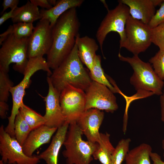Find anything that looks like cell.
Wrapping results in <instances>:
<instances>
[{"label": "cell", "instance_id": "f1b7e54d", "mask_svg": "<svg viewBox=\"0 0 164 164\" xmlns=\"http://www.w3.org/2000/svg\"><path fill=\"white\" fill-rule=\"evenodd\" d=\"M149 62L152 64L158 77L162 80H164V50H159L149 60Z\"/></svg>", "mask_w": 164, "mask_h": 164}, {"label": "cell", "instance_id": "277c9868", "mask_svg": "<svg viewBox=\"0 0 164 164\" xmlns=\"http://www.w3.org/2000/svg\"><path fill=\"white\" fill-rule=\"evenodd\" d=\"M83 134L76 121L70 123L63 144L65 149L62 152L66 164H91L97 143L84 140Z\"/></svg>", "mask_w": 164, "mask_h": 164}, {"label": "cell", "instance_id": "5bb4252c", "mask_svg": "<svg viewBox=\"0 0 164 164\" xmlns=\"http://www.w3.org/2000/svg\"><path fill=\"white\" fill-rule=\"evenodd\" d=\"M49 89L44 97L46 112L43 116L45 125L51 128H58L65 122L59 101L60 94L52 84L49 77H47Z\"/></svg>", "mask_w": 164, "mask_h": 164}, {"label": "cell", "instance_id": "30bf717a", "mask_svg": "<svg viewBox=\"0 0 164 164\" xmlns=\"http://www.w3.org/2000/svg\"><path fill=\"white\" fill-rule=\"evenodd\" d=\"M59 101L65 121H76L85 111V92L70 85H67L60 94Z\"/></svg>", "mask_w": 164, "mask_h": 164}, {"label": "cell", "instance_id": "d590c367", "mask_svg": "<svg viewBox=\"0 0 164 164\" xmlns=\"http://www.w3.org/2000/svg\"><path fill=\"white\" fill-rule=\"evenodd\" d=\"M150 157L154 164H164V161L162 160L161 156L158 153L152 152Z\"/></svg>", "mask_w": 164, "mask_h": 164}, {"label": "cell", "instance_id": "74e56055", "mask_svg": "<svg viewBox=\"0 0 164 164\" xmlns=\"http://www.w3.org/2000/svg\"><path fill=\"white\" fill-rule=\"evenodd\" d=\"M48 1L49 3L52 6L53 5L54 6L55 5L57 1L54 0H48Z\"/></svg>", "mask_w": 164, "mask_h": 164}, {"label": "cell", "instance_id": "ab89813d", "mask_svg": "<svg viewBox=\"0 0 164 164\" xmlns=\"http://www.w3.org/2000/svg\"><path fill=\"white\" fill-rule=\"evenodd\" d=\"M0 164H4L3 162L1 160H0Z\"/></svg>", "mask_w": 164, "mask_h": 164}, {"label": "cell", "instance_id": "7c38bea8", "mask_svg": "<svg viewBox=\"0 0 164 164\" xmlns=\"http://www.w3.org/2000/svg\"><path fill=\"white\" fill-rule=\"evenodd\" d=\"M52 42V27L49 21L47 19H40L29 38V59L47 55L51 48Z\"/></svg>", "mask_w": 164, "mask_h": 164}, {"label": "cell", "instance_id": "7a4b0ae2", "mask_svg": "<svg viewBox=\"0 0 164 164\" xmlns=\"http://www.w3.org/2000/svg\"><path fill=\"white\" fill-rule=\"evenodd\" d=\"M80 59L76 44L73 49L61 64L53 70L49 77L54 88L60 94L67 85L85 92L92 81L89 72Z\"/></svg>", "mask_w": 164, "mask_h": 164}, {"label": "cell", "instance_id": "2e32d148", "mask_svg": "<svg viewBox=\"0 0 164 164\" xmlns=\"http://www.w3.org/2000/svg\"><path fill=\"white\" fill-rule=\"evenodd\" d=\"M57 129L44 125L32 131L22 146L24 152L28 156H33L36 149L50 142Z\"/></svg>", "mask_w": 164, "mask_h": 164}, {"label": "cell", "instance_id": "8992f818", "mask_svg": "<svg viewBox=\"0 0 164 164\" xmlns=\"http://www.w3.org/2000/svg\"><path fill=\"white\" fill-rule=\"evenodd\" d=\"M29 38H19L12 34L8 36L0 49V69L8 73L10 65L14 63L13 69L24 73L29 60Z\"/></svg>", "mask_w": 164, "mask_h": 164}, {"label": "cell", "instance_id": "3957f363", "mask_svg": "<svg viewBox=\"0 0 164 164\" xmlns=\"http://www.w3.org/2000/svg\"><path fill=\"white\" fill-rule=\"evenodd\" d=\"M120 60L128 63L133 70L130 83L137 91V98L153 94L160 95L162 93L164 82L155 73L150 63L142 60L138 55L124 56L118 54Z\"/></svg>", "mask_w": 164, "mask_h": 164}, {"label": "cell", "instance_id": "1f68e13d", "mask_svg": "<svg viewBox=\"0 0 164 164\" xmlns=\"http://www.w3.org/2000/svg\"><path fill=\"white\" fill-rule=\"evenodd\" d=\"M19 2V0H4L2 4L3 9L1 15H2L9 8L12 9L17 7Z\"/></svg>", "mask_w": 164, "mask_h": 164}, {"label": "cell", "instance_id": "f546056e", "mask_svg": "<svg viewBox=\"0 0 164 164\" xmlns=\"http://www.w3.org/2000/svg\"><path fill=\"white\" fill-rule=\"evenodd\" d=\"M152 43L164 50V23L151 29Z\"/></svg>", "mask_w": 164, "mask_h": 164}, {"label": "cell", "instance_id": "e575fe53", "mask_svg": "<svg viewBox=\"0 0 164 164\" xmlns=\"http://www.w3.org/2000/svg\"><path fill=\"white\" fill-rule=\"evenodd\" d=\"M17 8V7H16ZM15 8L11 9L8 12H4L0 18V25H2L8 19H12L13 17L14 11Z\"/></svg>", "mask_w": 164, "mask_h": 164}, {"label": "cell", "instance_id": "603a6c76", "mask_svg": "<svg viewBox=\"0 0 164 164\" xmlns=\"http://www.w3.org/2000/svg\"><path fill=\"white\" fill-rule=\"evenodd\" d=\"M34 28L32 23L21 22L14 23L9 26L6 31L0 34V45L2 44L10 34L19 38H29L32 34Z\"/></svg>", "mask_w": 164, "mask_h": 164}, {"label": "cell", "instance_id": "7402d4cb", "mask_svg": "<svg viewBox=\"0 0 164 164\" xmlns=\"http://www.w3.org/2000/svg\"><path fill=\"white\" fill-rule=\"evenodd\" d=\"M152 152L150 145L142 143L129 150L125 159V164H151Z\"/></svg>", "mask_w": 164, "mask_h": 164}, {"label": "cell", "instance_id": "4316f807", "mask_svg": "<svg viewBox=\"0 0 164 164\" xmlns=\"http://www.w3.org/2000/svg\"><path fill=\"white\" fill-rule=\"evenodd\" d=\"M131 142V139L128 138L122 139L119 141L112 155L111 164H122L129 150Z\"/></svg>", "mask_w": 164, "mask_h": 164}, {"label": "cell", "instance_id": "d6a6232c", "mask_svg": "<svg viewBox=\"0 0 164 164\" xmlns=\"http://www.w3.org/2000/svg\"><path fill=\"white\" fill-rule=\"evenodd\" d=\"M31 2L38 7L39 6L46 10L51 9L53 6L49 3L48 0H30Z\"/></svg>", "mask_w": 164, "mask_h": 164}, {"label": "cell", "instance_id": "ac0fdd59", "mask_svg": "<svg viewBox=\"0 0 164 164\" xmlns=\"http://www.w3.org/2000/svg\"><path fill=\"white\" fill-rule=\"evenodd\" d=\"M75 44L80 59L90 71L93 67L98 45L93 38L87 36L80 37L79 34L76 37Z\"/></svg>", "mask_w": 164, "mask_h": 164}, {"label": "cell", "instance_id": "ba28073f", "mask_svg": "<svg viewBox=\"0 0 164 164\" xmlns=\"http://www.w3.org/2000/svg\"><path fill=\"white\" fill-rule=\"evenodd\" d=\"M114 9L108 10V12L101 21L96 32V37L103 56V46L107 35L111 32H117L120 37V43L125 38V29L127 19L130 15L129 7L118 2Z\"/></svg>", "mask_w": 164, "mask_h": 164}, {"label": "cell", "instance_id": "44dd1931", "mask_svg": "<svg viewBox=\"0 0 164 164\" xmlns=\"http://www.w3.org/2000/svg\"><path fill=\"white\" fill-rule=\"evenodd\" d=\"M115 150L110 141V135L100 133V139L92 155L93 159L102 164H111V157Z\"/></svg>", "mask_w": 164, "mask_h": 164}, {"label": "cell", "instance_id": "ffe728a7", "mask_svg": "<svg viewBox=\"0 0 164 164\" xmlns=\"http://www.w3.org/2000/svg\"><path fill=\"white\" fill-rule=\"evenodd\" d=\"M41 19L38 7L30 1H28L25 5L15 9L11 19L14 23L21 22L32 23Z\"/></svg>", "mask_w": 164, "mask_h": 164}, {"label": "cell", "instance_id": "e0dca14e", "mask_svg": "<svg viewBox=\"0 0 164 164\" xmlns=\"http://www.w3.org/2000/svg\"><path fill=\"white\" fill-rule=\"evenodd\" d=\"M69 124L68 122L65 121L58 128L49 146L37 155L40 160H44L46 164H58L59 153L63 145Z\"/></svg>", "mask_w": 164, "mask_h": 164}, {"label": "cell", "instance_id": "cb8c5ba5", "mask_svg": "<svg viewBox=\"0 0 164 164\" xmlns=\"http://www.w3.org/2000/svg\"><path fill=\"white\" fill-rule=\"evenodd\" d=\"M89 74L92 81L108 87L114 93H118L117 90L110 83L106 77L101 65V56L97 55L94 61L92 68Z\"/></svg>", "mask_w": 164, "mask_h": 164}, {"label": "cell", "instance_id": "5b68a950", "mask_svg": "<svg viewBox=\"0 0 164 164\" xmlns=\"http://www.w3.org/2000/svg\"><path fill=\"white\" fill-rule=\"evenodd\" d=\"M42 70L46 72L48 77L52 74L46 60L43 57H38L29 59L23 74L24 77L17 85L12 87L10 91L12 100V106L10 116L8 118V123L5 128V132L12 137L15 136L14 122L15 117L19 111L25 94V90L30 83L31 77L37 71Z\"/></svg>", "mask_w": 164, "mask_h": 164}, {"label": "cell", "instance_id": "d6986e66", "mask_svg": "<svg viewBox=\"0 0 164 164\" xmlns=\"http://www.w3.org/2000/svg\"><path fill=\"white\" fill-rule=\"evenodd\" d=\"M84 0H60L50 9H41L40 11L42 19H47L52 27L60 17L68 10L80 6Z\"/></svg>", "mask_w": 164, "mask_h": 164}, {"label": "cell", "instance_id": "484cf974", "mask_svg": "<svg viewBox=\"0 0 164 164\" xmlns=\"http://www.w3.org/2000/svg\"><path fill=\"white\" fill-rule=\"evenodd\" d=\"M32 131L19 111L15 120L14 134L15 139L22 146Z\"/></svg>", "mask_w": 164, "mask_h": 164}, {"label": "cell", "instance_id": "52a82bcc", "mask_svg": "<svg viewBox=\"0 0 164 164\" xmlns=\"http://www.w3.org/2000/svg\"><path fill=\"white\" fill-rule=\"evenodd\" d=\"M152 43L151 29L130 15L125 25L124 40L120 43V48H124L134 55H138L146 51Z\"/></svg>", "mask_w": 164, "mask_h": 164}, {"label": "cell", "instance_id": "f35d334b", "mask_svg": "<svg viewBox=\"0 0 164 164\" xmlns=\"http://www.w3.org/2000/svg\"><path fill=\"white\" fill-rule=\"evenodd\" d=\"M162 148L164 150V138L163 139L162 142ZM163 156L164 157V152L163 154Z\"/></svg>", "mask_w": 164, "mask_h": 164}, {"label": "cell", "instance_id": "4fadbf2b", "mask_svg": "<svg viewBox=\"0 0 164 164\" xmlns=\"http://www.w3.org/2000/svg\"><path fill=\"white\" fill-rule=\"evenodd\" d=\"M104 117V112L97 109L91 108L85 111L76 122L87 141L97 143L100 139L99 129Z\"/></svg>", "mask_w": 164, "mask_h": 164}, {"label": "cell", "instance_id": "8d00e7d4", "mask_svg": "<svg viewBox=\"0 0 164 164\" xmlns=\"http://www.w3.org/2000/svg\"><path fill=\"white\" fill-rule=\"evenodd\" d=\"M160 101L161 108V118L162 121L164 122V87L162 94L160 95Z\"/></svg>", "mask_w": 164, "mask_h": 164}, {"label": "cell", "instance_id": "836d02e7", "mask_svg": "<svg viewBox=\"0 0 164 164\" xmlns=\"http://www.w3.org/2000/svg\"><path fill=\"white\" fill-rule=\"evenodd\" d=\"M6 102L0 101V116L2 119L7 117V112L9 109V106Z\"/></svg>", "mask_w": 164, "mask_h": 164}, {"label": "cell", "instance_id": "8fae6325", "mask_svg": "<svg viewBox=\"0 0 164 164\" xmlns=\"http://www.w3.org/2000/svg\"><path fill=\"white\" fill-rule=\"evenodd\" d=\"M85 92V111L95 108L112 113L118 109L116 97L106 86L92 81Z\"/></svg>", "mask_w": 164, "mask_h": 164}, {"label": "cell", "instance_id": "4dcf8cb0", "mask_svg": "<svg viewBox=\"0 0 164 164\" xmlns=\"http://www.w3.org/2000/svg\"><path fill=\"white\" fill-rule=\"evenodd\" d=\"M163 23H164V1L148 25L151 29H152Z\"/></svg>", "mask_w": 164, "mask_h": 164}, {"label": "cell", "instance_id": "6da1fadb", "mask_svg": "<svg viewBox=\"0 0 164 164\" xmlns=\"http://www.w3.org/2000/svg\"><path fill=\"white\" fill-rule=\"evenodd\" d=\"M76 8L71 9L61 15L52 27L53 42L47 54L50 68H57L74 48L80 26Z\"/></svg>", "mask_w": 164, "mask_h": 164}, {"label": "cell", "instance_id": "d4e9b609", "mask_svg": "<svg viewBox=\"0 0 164 164\" xmlns=\"http://www.w3.org/2000/svg\"><path fill=\"white\" fill-rule=\"evenodd\" d=\"M19 111L32 130L45 125L44 116L27 106L23 103Z\"/></svg>", "mask_w": 164, "mask_h": 164}, {"label": "cell", "instance_id": "83f0119b", "mask_svg": "<svg viewBox=\"0 0 164 164\" xmlns=\"http://www.w3.org/2000/svg\"><path fill=\"white\" fill-rule=\"evenodd\" d=\"M13 85L8 73L0 69V101H7L10 89Z\"/></svg>", "mask_w": 164, "mask_h": 164}, {"label": "cell", "instance_id": "9c48e42d", "mask_svg": "<svg viewBox=\"0 0 164 164\" xmlns=\"http://www.w3.org/2000/svg\"><path fill=\"white\" fill-rule=\"evenodd\" d=\"M0 154L4 164H37L40 162L37 155H26L22 146L5 132L3 125L0 127Z\"/></svg>", "mask_w": 164, "mask_h": 164}, {"label": "cell", "instance_id": "9a60e30c", "mask_svg": "<svg viewBox=\"0 0 164 164\" xmlns=\"http://www.w3.org/2000/svg\"><path fill=\"white\" fill-rule=\"evenodd\" d=\"M164 0H120L118 2L129 8L130 15L133 18L148 25L156 11L155 8Z\"/></svg>", "mask_w": 164, "mask_h": 164}]
</instances>
